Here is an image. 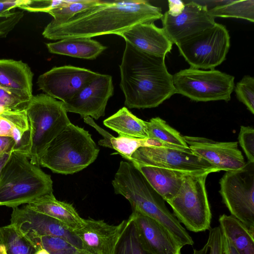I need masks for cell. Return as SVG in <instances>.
Listing matches in <instances>:
<instances>
[{
    "label": "cell",
    "instance_id": "obj_11",
    "mask_svg": "<svg viewBox=\"0 0 254 254\" xmlns=\"http://www.w3.org/2000/svg\"><path fill=\"white\" fill-rule=\"evenodd\" d=\"M137 164L196 174L219 172L190 149L141 147L127 160Z\"/></svg>",
    "mask_w": 254,
    "mask_h": 254
},
{
    "label": "cell",
    "instance_id": "obj_40",
    "mask_svg": "<svg viewBox=\"0 0 254 254\" xmlns=\"http://www.w3.org/2000/svg\"><path fill=\"white\" fill-rule=\"evenodd\" d=\"M28 0H0V15L8 13L11 9L25 4Z\"/></svg>",
    "mask_w": 254,
    "mask_h": 254
},
{
    "label": "cell",
    "instance_id": "obj_27",
    "mask_svg": "<svg viewBox=\"0 0 254 254\" xmlns=\"http://www.w3.org/2000/svg\"><path fill=\"white\" fill-rule=\"evenodd\" d=\"M85 123L93 127L103 136L98 144L103 147L113 149L117 153L128 160L133 153L139 147H148V138H134L119 136L115 137L100 127L92 118L87 117L83 118Z\"/></svg>",
    "mask_w": 254,
    "mask_h": 254
},
{
    "label": "cell",
    "instance_id": "obj_19",
    "mask_svg": "<svg viewBox=\"0 0 254 254\" xmlns=\"http://www.w3.org/2000/svg\"><path fill=\"white\" fill-rule=\"evenodd\" d=\"M119 36L135 48L151 55L165 58L173 43L162 28L154 22L136 24Z\"/></svg>",
    "mask_w": 254,
    "mask_h": 254
},
{
    "label": "cell",
    "instance_id": "obj_34",
    "mask_svg": "<svg viewBox=\"0 0 254 254\" xmlns=\"http://www.w3.org/2000/svg\"><path fill=\"white\" fill-rule=\"evenodd\" d=\"M33 96L24 91L0 87V111L3 113L25 110Z\"/></svg>",
    "mask_w": 254,
    "mask_h": 254
},
{
    "label": "cell",
    "instance_id": "obj_16",
    "mask_svg": "<svg viewBox=\"0 0 254 254\" xmlns=\"http://www.w3.org/2000/svg\"><path fill=\"white\" fill-rule=\"evenodd\" d=\"M184 137L193 154L219 171L239 169L246 163L237 142H218L203 137Z\"/></svg>",
    "mask_w": 254,
    "mask_h": 254
},
{
    "label": "cell",
    "instance_id": "obj_9",
    "mask_svg": "<svg viewBox=\"0 0 254 254\" xmlns=\"http://www.w3.org/2000/svg\"><path fill=\"white\" fill-rule=\"evenodd\" d=\"M219 184L222 201L231 215L254 234V162L226 171Z\"/></svg>",
    "mask_w": 254,
    "mask_h": 254
},
{
    "label": "cell",
    "instance_id": "obj_5",
    "mask_svg": "<svg viewBox=\"0 0 254 254\" xmlns=\"http://www.w3.org/2000/svg\"><path fill=\"white\" fill-rule=\"evenodd\" d=\"M99 152L88 131L70 123L49 144L40 166L55 173L72 174L92 163Z\"/></svg>",
    "mask_w": 254,
    "mask_h": 254
},
{
    "label": "cell",
    "instance_id": "obj_6",
    "mask_svg": "<svg viewBox=\"0 0 254 254\" xmlns=\"http://www.w3.org/2000/svg\"><path fill=\"white\" fill-rule=\"evenodd\" d=\"M25 111L30 127L27 155L32 164L40 167L49 144L71 123L64 103L46 94L33 96Z\"/></svg>",
    "mask_w": 254,
    "mask_h": 254
},
{
    "label": "cell",
    "instance_id": "obj_44",
    "mask_svg": "<svg viewBox=\"0 0 254 254\" xmlns=\"http://www.w3.org/2000/svg\"><path fill=\"white\" fill-rule=\"evenodd\" d=\"M12 152H6L0 154V176L2 169L9 159Z\"/></svg>",
    "mask_w": 254,
    "mask_h": 254
},
{
    "label": "cell",
    "instance_id": "obj_7",
    "mask_svg": "<svg viewBox=\"0 0 254 254\" xmlns=\"http://www.w3.org/2000/svg\"><path fill=\"white\" fill-rule=\"evenodd\" d=\"M208 174L187 175L176 195L167 201L179 222L195 233L210 228L212 214L205 187Z\"/></svg>",
    "mask_w": 254,
    "mask_h": 254
},
{
    "label": "cell",
    "instance_id": "obj_26",
    "mask_svg": "<svg viewBox=\"0 0 254 254\" xmlns=\"http://www.w3.org/2000/svg\"><path fill=\"white\" fill-rule=\"evenodd\" d=\"M219 227L239 254H254V234L231 215L219 217Z\"/></svg>",
    "mask_w": 254,
    "mask_h": 254
},
{
    "label": "cell",
    "instance_id": "obj_18",
    "mask_svg": "<svg viewBox=\"0 0 254 254\" xmlns=\"http://www.w3.org/2000/svg\"><path fill=\"white\" fill-rule=\"evenodd\" d=\"M130 215L142 244L151 253L181 254L182 248L161 224L135 210Z\"/></svg>",
    "mask_w": 254,
    "mask_h": 254
},
{
    "label": "cell",
    "instance_id": "obj_10",
    "mask_svg": "<svg viewBox=\"0 0 254 254\" xmlns=\"http://www.w3.org/2000/svg\"><path fill=\"white\" fill-rule=\"evenodd\" d=\"M176 45L180 55L190 67L212 69L226 59L230 46V37L226 28L216 23Z\"/></svg>",
    "mask_w": 254,
    "mask_h": 254
},
{
    "label": "cell",
    "instance_id": "obj_1",
    "mask_svg": "<svg viewBox=\"0 0 254 254\" xmlns=\"http://www.w3.org/2000/svg\"><path fill=\"white\" fill-rule=\"evenodd\" d=\"M161 8L148 1L100 0L95 6L80 12L67 21H51L42 35L50 40L91 38L106 34L119 35L132 26L161 19Z\"/></svg>",
    "mask_w": 254,
    "mask_h": 254
},
{
    "label": "cell",
    "instance_id": "obj_28",
    "mask_svg": "<svg viewBox=\"0 0 254 254\" xmlns=\"http://www.w3.org/2000/svg\"><path fill=\"white\" fill-rule=\"evenodd\" d=\"M213 7L208 8L213 17L236 18L254 21V0L218 1Z\"/></svg>",
    "mask_w": 254,
    "mask_h": 254
},
{
    "label": "cell",
    "instance_id": "obj_41",
    "mask_svg": "<svg viewBox=\"0 0 254 254\" xmlns=\"http://www.w3.org/2000/svg\"><path fill=\"white\" fill-rule=\"evenodd\" d=\"M185 3L182 0H168L169 10L168 13L173 16L180 14L184 10Z\"/></svg>",
    "mask_w": 254,
    "mask_h": 254
},
{
    "label": "cell",
    "instance_id": "obj_4",
    "mask_svg": "<svg viewBox=\"0 0 254 254\" xmlns=\"http://www.w3.org/2000/svg\"><path fill=\"white\" fill-rule=\"evenodd\" d=\"M53 191L51 176L32 164L27 154L13 151L0 176V206L17 207Z\"/></svg>",
    "mask_w": 254,
    "mask_h": 254
},
{
    "label": "cell",
    "instance_id": "obj_2",
    "mask_svg": "<svg viewBox=\"0 0 254 254\" xmlns=\"http://www.w3.org/2000/svg\"><path fill=\"white\" fill-rule=\"evenodd\" d=\"M165 58L146 53L126 42L120 64V86L129 109L155 108L176 94Z\"/></svg>",
    "mask_w": 254,
    "mask_h": 254
},
{
    "label": "cell",
    "instance_id": "obj_22",
    "mask_svg": "<svg viewBox=\"0 0 254 254\" xmlns=\"http://www.w3.org/2000/svg\"><path fill=\"white\" fill-rule=\"evenodd\" d=\"M0 136L12 138L15 142L14 151L28 155L30 127L25 110L6 111L0 114Z\"/></svg>",
    "mask_w": 254,
    "mask_h": 254
},
{
    "label": "cell",
    "instance_id": "obj_42",
    "mask_svg": "<svg viewBox=\"0 0 254 254\" xmlns=\"http://www.w3.org/2000/svg\"><path fill=\"white\" fill-rule=\"evenodd\" d=\"M15 142L10 137L0 136V154L14 151Z\"/></svg>",
    "mask_w": 254,
    "mask_h": 254
},
{
    "label": "cell",
    "instance_id": "obj_13",
    "mask_svg": "<svg viewBox=\"0 0 254 254\" xmlns=\"http://www.w3.org/2000/svg\"><path fill=\"white\" fill-rule=\"evenodd\" d=\"M98 74L90 69L72 65L56 66L40 75L37 84L46 94L64 103Z\"/></svg>",
    "mask_w": 254,
    "mask_h": 254
},
{
    "label": "cell",
    "instance_id": "obj_23",
    "mask_svg": "<svg viewBox=\"0 0 254 254\" xmlns=\"http://www.w3.org/2000/svg\"><path fill=\"white\" fill-rule=\"evenodd\" d=\"M33 73L22 61L0 59V87L32 94Z\"/></svg>",
    "mask_w": 254,
    "mask_h": 254
},
{
    "label": "cell",
    "instance_id": "obj_20",
    "mask_svg": "<svg viewBox=\"0 0 254 254\" xmlns=\"http://www.w3.org/2000/svg\"><path fill=\"white\" fill-rule=\"evenodd\" d=\"M131 163L166 202L176 195L187 175L196 174Z\"/></svg>",
    "mask_w": 254,
    "mask_h": 254
},
{
    "label": "cell",
    "instance_id": "obj_33",
    "mask_svg": "<svg viewBox=\"0 0 254 254\" xmlns=\"http://www.w3.org/2000/svg\"><path fill=\"white\" fill-rule=\"evenodd\" d=\"M36 249L43 248L50 254H90L60 237L44 236L27 238Z\"/></svg>",
    "mask_w": 254,
    "mask_h": 254
},
{
    "label": "cell",
    "instance_id": "obj_38",
    "mask_svg": "<svg viewBox=\"0 0 254 254\" xmlns=\"http://www.w3.org/2000/svg\"><path fill=\"white\" fill-rule=\"evenodd\" d=\"M23 16L22 11H10L0 15V39L6 37Z\"/></svg>",
    "mask_w": 254,
    "mask_h": 254
},
{
    "label": "cell",
    "instance_id": "obj_36",
    "mask_svg": "<svg viewBox=\"0 0 254 254\" xmlns=\"http://www.w3.org/2000/svg\"><path fill=\"white\" fill-rule=\"evenodd\" d=\"M192 254H224L223 234L219 226L209 229L206 244L200 249H193Z\"/></svg>",
    "mask_w": 254,
    "mask_h": 254
},
{
    "label": "cell",
    "instance_id": "obj_37",
    "mask_svg": "<svg viewBox=\"0 0 254 254\" xmlns=\"http://www.w3.org/2000/svg\"><path fill=\"white\" fill-rule=\"evenodd\" d=\"M239 143L243 149L248 161L254 162V129L248 126H241L238 135Z\"/></svg>",
    "mask_w": 254,
    "mask_h": 254
},
{
    "label": "cell",
    "instance_id": "obj_39",
    "mask_svg": "<svg viewBox=\"0 0 254 254\" xmlns=\"http://www.w3.org/2000/svg\"><path fill=\"white\" fill-rule=\"evenodd\" d=\"M60 0H30L19 8L32 12H47L57 5Z\"/></svg>",
    "mask_w": 254,
    "mask_h": 254
},
{
    "label": "cell",
    "instance_id": "obj_43",
    "mask_svg": "<svg viewBox=\"0 0 254 254\" xmlns=\"http://www.w3.org/2000/svg\"><path fill=\"white\" fill-rule=\"evenodd\" d=\"M223 233V232H222ZM224 254H239L234 246L223 234Z\"/></svg>",
    "mask_w": 254,
    "mask_h": 254
},
{
    "label": "cell",
    "instance_id": "obj_30",
    "mask_svg": "<svg viewBox=\"0 0 254 254\" xmlns=\"http://www.w3.org/2000/svg\"><path fill=\"white\" fill-rule=\"evenodd\" d=\"M113 254H153L142 244L131 215L125 220Z\"/></svg>",
    "mask_w": 254,
    "mask_h": 254
},
{
    "label": "cell",
    "instance_id": "obj_8",
    "mask_svg": "<svg viewBox=\"0 0 254 254\" xmlns=\"http://www.w3.org/2000/svg\"><path fill=\"white\" fill-rule=\"evenodd\" d=\"M234 79L233 75L215 69L190 67L173 75L176 94L196 102L229 101L235 87Z\"/></svg>",
    "mask_w": 254,
    "mask_h": 254
},
{
    "label": "cell",
    "instance_id": "obj_35",
    "mask_svg": "<svg viewBox=\"0 0 254 254\" xmlns=\"http://www.w3.org/2000/svg\"><path fill=\"white\" fill-rule=\"evenodd\" d=\"M238 99L243 103L252 114H254V78L245 75L235 86Z\"/></svg>",
    "mask_w": 254,
    "mask_h": 254
},
{
    "label": "cell",
    "instance_id": "obj_3",
    "mask_svg": "<svg viewBox=\"0 0 254 254\" xmlns=\"http://www.w3.org/2000/svg\"><path fill=\"white\" fill-rule=\"evenodd\" d=\"M112 186L116 194H121L128 200L132 210L161 224L182 248L193 245L191 237L168 209L165 200L131 162L121 161Z\"/></svg>",
    "mask_w": 254,
    "mask_h": 254
},
{
    "label": "cell",
    "instance_id": "obj_29",
    "mask_svg": "<svg viewBox=\"0 0 254 254\" xmlns=\"http://www.w3.org/2000/svg\"><path fill=\"white\" fill-rule=\"evenodd\" d=\"M148 138L154 139L181 149H189L184 135L159 117L146 121Z\"/></svg>",
    "mask_w": 254,
    "mask_h": 254
},
{
    "label": "cell",
    "instance_id": "obj_45",
    "mask_svg": "<svg viewBox=\"0 0 254 254\" xmlns=\"http://www.w3.org/2000/svg\"><path fill=\"white\" fill-rule=\"evenodd\" d=\"M34 254H50L47 250L43 248H38L37 249Z\"/></svg>",
    "mask_w": 254,
    "mask_h": 254
},
{
    "label": "cell",
    "instance_id": "obj_47",
    "mask_svg": "<svg viewBox=\"0 0 254 254\" xmlns=\"http://www.w3.org/2000/svg\"><path fill=\"white\" fill-rule=\"evenodd\" d=\"M2 113L0 111V114Z\"/></svg>",
    "mask_w": 254,
    "mask_h": 254
},
{
    "label": "cell",
    "instance_id": "obj_15",
    "mask_svg": "<svg viewBox=\"0 0 254 254\" xmlns=\"http://www.w3.org/2000/svg\"><path fill=\"white\" fill-rule=\"evenodd\" d=\"M161 19L162 28L176 45L216 23L209 13L207 5L195 1L185 3L183 11L177 16H171L166 11Z\"/></svg>",
    "mask_w": 254,
    "mask_h": 254
},
{
    "label": "cell",
    "instance_id": "obj_12",
    "mask_svg": "<svg viewBox=\"0 0 254 254\" xmlns=\"http://www.w3.org/2000/svg\"><path fill=\"white\" fill-rule=\"evenodd\" d=\"M10 224L27 238L44 236L60 237L83 249L73 231L61 221L30 208L27 204L12 208Z\"/></svg>",
    "mask_w": 254,
    "mask_h": 254
},
{
    "label": "cell",
    "instance_id": "obj_14",
    "mask_svg": "<svg viewBox=\"0 0 254 254\" xmlns=\"http://www.w3.org/2000/svg\"><path fill=\"white\" fill-rule=\"evenodd\" d=\"M112 77L99 73L72 98L64 103L67 112L97 120L105 114L109 99L114 94Z\"/></svg>",
    "mask_w": 254,
    "mask_h": 254
},
{
    "label": "cell",
    "instance_id": "obj_25",
    "mask_svg": "<svg viewBox=\"0 0 254 254\" xmlns=\"http://www.w3.org/2000/svg\"><path fill=\"white\" fill-rule=\"evenodd\" d=\"M103 124L121 136L140 139L148 138L146 121L134 116L125 107L105 119Z\"/></svg>",
    "mask_w": 254,
    "mask_h": 254
},
{
    "label": "cell",
    "instance_id": "obj_32",
    "mask_svg": "<svg viewBox=\"0 0 254 254\" xmlns=\"http://www.w3.org/2000/svg\"><path fill=\"white\" fill-rule=\"evenodd\" d=\"M99 0H60L59 3L48 12L54 23L67 21L75 14L96 5Z\"/></svg>",
    "mask_w": 254,
    "mask_h": 254
},
{
    "label": "cell",
    "instance_id": "obj_17",
    "mask_svg": "<svg viewBox=\"0 0 254 254\" xmlns=\"http://www.w3.org/2000/svg\"><path fill=\"white\" fill-rule=\"evenodd\" d=\"M125 223L110 225L103 220L84 219V224L73 231L83 249L90 254H113Z\"/></svg>",
    "mask_w": 254,
    "mask_h": 254
},
{
    "label": "cell",
    "instance_id": "obj_46",
    "mask_svg": "<svg viewBox=\"0 0 254 254\" xmlns=\"http://www.w3.org/2000/svg\"><path fill=\"white\" fill-rule=\"evenodd\" d=\"M0 254H7L5 247L0 236Z\"/></svg>",
    "mask_w": 254,
    "mask_h": 254
},
{
    "label": "cell",
    "instance_id": "obj_31",
    "mask_svg": "<svg viewBox=\"0 0 254 254\" xmlns=\"http://www.w3.org/2000/svg\"><path fill=\"white\" fill-rule=\"evenodd\" d=\"M0 236L7 254H34L37 250L32 242L11 224L0 227Z\"/></svg>",
    "mask_w": 254,
    "mask_h": 254
},
{
    "label": "cell",
    "instance_id": "obj_24",
    "mask_svg": "<svg viewBox=\"0 0 254 254\" xmlns=\"http://www.w3.org/2000/svg\"><path fill=\"white\" fill-rule=\"evenodd\" d=\"M49 52L86 60L95 59L107 47L91 38H66L46 44Z\"/></svg>",
    "mask_w": 254,
    "mask_h": 254
},
{
    "label": "cell",
    "instance_id": "obj_21",
    "mask_svg": "<svg viewBox=\"0 0 254 254\" xmlns=\"http://www.w3.org/2000/svg\"><path fill=\"white\" fill-rule=\"evenodd\" d=\"M33 210L53 217L74 231L84 224L72 204L57 200L53 192L43 195L27 204Z\"/></svg>",
    "mask_w": 254,
    "mask_h": 254
}]
</instances>
